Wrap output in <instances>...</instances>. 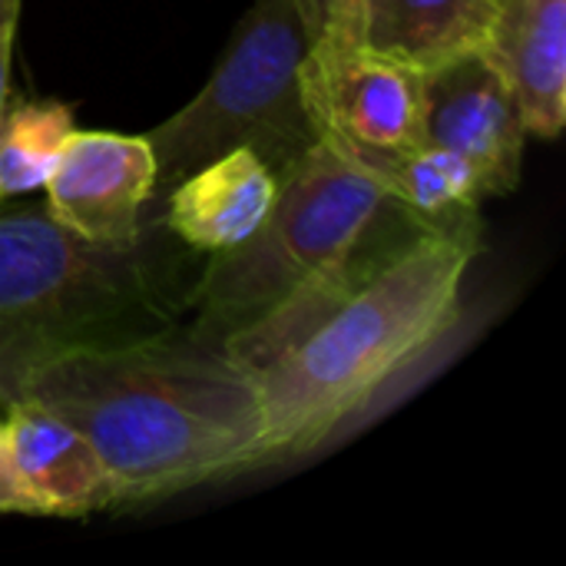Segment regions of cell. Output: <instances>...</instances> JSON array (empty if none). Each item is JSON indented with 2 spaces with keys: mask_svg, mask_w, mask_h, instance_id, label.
<instances>
[{
  "mask_svg": "<svg viewBox=\"0 0 566 566\" xmlns=\"http://www.w3.org/2000/svg\"><path fill=\"white\" fill-rule=\"evenodd\" d=\"M0 514H36L30 494L20 484V474L13 468L10 441H7V421L3 418H0Z\"/></svg>",
  "mask_w": 566,
  "mask_h": 566,
  "instance_id": "2e32d148",
  "label": "cell"
},
{
  "mask_svg": "<svg viewBox=\"0 0 566 566\" xmlns=\"http://www.w3.org/2000/svg\"><path fill=\"white\" fill-rule=\"evenodd\" d=\"M275 172L245 146L199 166L163 196V229L196 252L245 242L272 209Z\"/></svg>",
  "mask_w": 566,
  "mask_h": 566,
  "instance_id": "8fae6325",
  "label": "cell"
},
{
  "mask_svg": "<svg viewBox=\"0 0 566 566\" xmlns=\"http://www.w3.org/2000/svg\"><path fill=\"white\" fill-rule=\"evenodd\" d=\"M10 458L40 517H83L119 504L96 448L60 415L33 401L7 408Z\"/></svg>",
  "mask_w": 566,
  "mask_h": 566,
  "instance_id": "9c48e42d",
  "label": "cell"
},
{
  "mask_svg": "<svg viewBox=\"0 0 566 566\" xmlns=\"http://www.w3.org/2000/svg\"><path fill=\"white\" fill-rule=\"evenodd\" d=\"M431 232L441 229L318 139L279 172L262 226L212 252L189 285L186 308L196 318L186 332L255 378Z\"/></svg>",
  "mask_w": 566,
  "mask_h": 566,
  "instance_id": "6da1fadb",
  "label": "cell"
},
{
  "mask_svg": "<svg viewBox=\"0 0 566 566\" xmlns=\"http://www.w3.org/2000/svg\"><path fill=\"white\" fill-rule=\"evenodd\" d=\"M335 146V143H332ZM352 163L371 172L398 202H405L421 219L438 229L481 226L478 202L484 199L474 166L434 143L411 149H345Z\"/></svg>",
  "mask_w": 566,
  "mask_h": 566,
  "instance_id": "4fadbf2b",
  "label": "cell"
},
{
  "mask_svg": "<svg viewBox=\"0 0 566 566\" xmlns=\"http://www.w3.org/2000/svg\"><path fill=\"white\" fill-rule=\"evenodd\" d=\"M308 36L295 0H252L206 86L146 136L163 199L199 166L245 146L279 179L322 133L302 86ZM149 199V202H153Z\"/></svg>",
  "mask_w": 566,
  "mask_h": 566,
  "instance_id": "5b68a950",
  "label": "cell"
},
{
  "mask_svg": "<svg viewBox=\"0 0 566 566\" xmlns=\"http://www.w3.org/2000/svg\"><path fill=\"white\" fill-rule=\"evenodd\" d=\"M308 46L365 40V0H295Z\"/></svg>",
  "mask_w": 566,
  "mask_h": 566,
  "instance_id": "9a60e30c",
  "label": "cell"
},
{
  "mask_svg": "<svg viewBox=\"0 0 566 566\" xmlns=\"http://www.w3.org/2000/svg\"><path fill=\"white\" fill-rule=\"evenodd\" d=\"M186 295L172 252L149 232L123 249L99 245L46 202H0V408L56 358L179 328Z\"/></svg>",
  "mask_w": 566,
  "mask_h": 566,
  "instance_id": "277c9868",
  "label": "cell"
},
{
  "mask_svg": "<svg viewBox=\"0 0 566 566\" xmlns=\"http://www.w3.org/2000/svg\"><path fill=\"white\" fill-rule=\"evenodd\" d=\"M305 103L322 139L345 149H411L424 143V73L365 40L308 46Z\"/></svg>",
  "mask_w": 566,
  "mask_h": 566,
  "instance_id": "8992f818",
  "label": "cell"
},
{
  "mask_svg": "<svg viewBox=\"0 0 566 566\" xmlns=\"http://www.w3.org/2000/svg\"><path fill=\"white\" fill-rule=\"evenodd\" d=\"M70 421L106 464L119 504L229 481L265 461L259 381L182 325L36 368L23 398Z\"/></svg>",
  "mask_w": 566,
  "mask_h": 566,
  "instance_id": "7a4b0ae2",
  "label": "cell"
},
{
  "mask_svg": "<svg viewBox=\"0 0 566 566\" xmlns=\"http://www.w3.org/2000/svg\"><path fill=\"white\" fill-rule=\"evenodd\" d=\"M73 129L66 103L7 99L0 109V202L43 189Z\"/></svg>",
  "mask_w": 566,
  "mask_h": 566,
  "instance_id": "5bb4252c",
  "label": "cell"
},
{
  "mask_svg": "<svg viewBox=\"0 0 566 566\" xmlns=\"http://www.w3.org/2000/svg\"><path fill=\"white\" fill-rule=\"evenodd\" d=\"M501 0H365V43L421 73L484 50Z\"/></svg>",
  "mask_w": 566,
  "mask_h": 566,
  "instance_id": "7c38bea8",
  "label": "cell"
},
{
  "mask_svg": "<svg viewBox=\"0 0 566 566\" xmlns=\"http://www.w3.org/2000/svg\"><path fill=\"white\" fill-rule=\"evenodd\" d=\"M524 139L521 109L481 50L424 73V143L464 156L481 179L484 199L517 189Z\"/></svg>",
  "mask_w": 566,
  "mask_h": 566,
  "instance_id": "52a82bcc",
  "label": "cell"
},
{
  "mask_svg": "<svg viewBox=\"0 0 566 566\" xmlns=\"http://www.w3.org/2000/svg\"><path fill=\"white\" fill-rule=\"evenodd\" d=\"M23 0H0V109L10 99V70H13V36Z\"/></svg>",
  "mask_w": 566,
  "mask_h": 566,
  "instance_id": "e0dca14e",
  "label": "cell"
},
{
  "mask_svg": "<svg viewBox=\"0 0 566 566\" xmlns=\"http://www.w3.org/2000/svg\"><path fill=\"white\" fill-rule=\"evenodd\" d=\"M153 179L146 136L73 129L43 186L46 209L76 235L123 249L146 232Z\"/></svg>",
  "mask_w": 566,
  "mask_h": 566,
  "instance_id": "ba28073f",
  "label": "cell"
},
{
  "mask_svg": "<svg viewBox=\"0 0 566 566\" xmlns=\"http://www.w3.org/2000/svg\"><path fill=\"white\" fill-rule=\"evenodd\" d=\"M478 245L481 226L431 232L255 375L265 415L262 464L325 444L451 332Z\"/></svg>",
  "mask_w": 566,
  "mask_h": 566,
  "instance_id": "3957f363",
  "label": "cell"
},
{
  "mask_svg": "<svg viewBox=\"0 0 566 566\" xmlns=\"http://www.w3.org/2000/svg\"><path fill=\"white\" fill-rule=\"evenodd\" d=\"M481 53L504 76L527 133L560 136L566 123V0H501Z\"/></svg>",
  "mask_w": 566,
  "mask_h": 566,
  "instance_id": "30bf717a",
  "label": "cell"
}]
</instances>
